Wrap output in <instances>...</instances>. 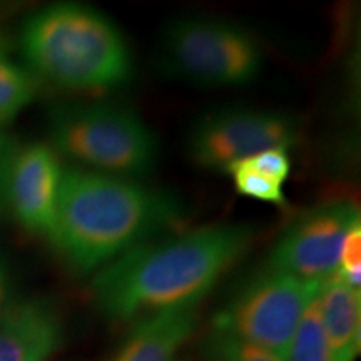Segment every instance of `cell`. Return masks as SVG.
<instances>
[{"label":"cell","mask_w":361,"mask_h":361,"mask_svg":"<svg viewBox=\"0 0 361 361\" xmlns=\"http://www.w3.org/2000/svg\"><path fill=\"white\" fill-rule=\"evenodd\" d=\"M252 238L247 224H214L151 239L96 271L94 301L112 319L197 305L246 255Z\"/></svg>","instance_id":"obj_1"},{"label":"cell","mask_w":361,"mask_h":361,"mask_svg":"<svg viewBox=\"0 0 361 361\" xmlns=\"http://www.w3.org/2000/svg\"><path fill=\"white\" fill-rule=\"evenodd\" d=\"M173 194L135 179L64 171L49 241L78 273H92L151 241L180 219Z\"/></svg>","instance_id":"obj_2"},{"label":"cell","mask_w":361,"mask_h":361,"mask_svg":"<svg viewBox=\"0 0 361 361\" xmlns=\"http://www.w3.org/2000/svg\"><path fill=\"white\" fill-rule=\"evenodd\" d=\"M20 49L40 78L79 92L114 90L134 72L123 32L104 13L79 4L34 13L22 27Z\"/></svg>","instance_id":"obj_3"},{"label":"cell","mask_w":361,"mask_h":361,"mask_svg":"<svg viewBox=\"0 0 361 361\" xmlns=\"http://www.w3.org/2000/svg\"><path fill=\"white\" fill-rule=\"evenodd\" d=\"M51 146L79 169L137 178L154 168L157 139L128 107L106 102L69 104L51 112Z\"/></svg>","instance_id":"obj_4"},{"label":"cell","mask_w":361,"mask_h":361,"mask_svg":"<svg viewBox=\"0 0 361 361\" xmlns=\"http://www.w3.org/2000/svg\"><path fill=\"white\" fill-rule=\"evenodd\" d=\"M161 62L189 82L238 87L258 78L263 52L255 35L231 22L180 19L162 35Z\"/></svg>","instance_id":"obj_5"},{"label":"cell","mask_w":361,"mask_h":361,"mask_svg":"<svg viewBox=\"0 0 361 361\" xmlns=\"http://www.w3.org/2000/svg\"><path fill=\"white\" fill-rule=\"evenodd\" d=\"M319 288L318 281L264 268L247 279L216 316L214 328L286 360L298 324Z\"/></svg>","instance_id":"obj_6"},{"label":"cell","mask_w":361,"mask_h":361,"mask_svg":"<svg viewBox=\"0 0 361 361\" xmlns=\"http://www.w3.org/2000/svg\"><path fill=\"white\" fill-rule=\"evenodd\" d=\"M298 137L300 126L283 112L231 107L211 112L194 126L189 154L200 168L226 173L268 149H290Z\"/></svg>","instance_id":"obj_7"},{"label":"cell","mask_w":361,"mask_h":361,"mask_svg":"<svg viewBox=\"0 0 361 361\" xmlns=\"http://www.w3.org/2000/svg\"><path fill=\"white\" fill-rule=\"evenodd\" d=\"M360 223L353 202L336 201L313 207L288 226L271 250L266 268L305 281L336 276L348 233Z\"/></svg>","instance_id":"obj_8"},{"label":"cell","mask_w":361,"mask_h":361,"mask_svg":"<svg viewBox=\"0 0 361 361\" xmlns=\"http://www.w3.org/2000/svg\"><path fill=\"white\" fill-rule=\"evenodd\" d=\"M64 171L49 144L17 149L8 176L7 207L27 231L51 238Z\"/></svg>","instance_id":"obj_9"},{"label":"cell","mask_w":361,"mask_h":361,"mask_svg":"<svg viewBox=\"0 0 361 361\" xmlns=\"http://www.w3.org/2000/svg\"><path fill=\"white\" fill-rule=\"evenodd\" d=\"M61 343V318L47 301H12L0 308V361H47Z\"/></svg>","instance_id":"obj_10"},{"label":"cell","mask_w":361,"mask_h":361,"mask_svg":"<svg viewBox=\"0 0 361 361\" xmlns=\"http://www.w3.org/2000/svg\"><path fill=\"white\" fill-rule=\"evenodd\" d=\"M197 322L196 305L146 314L135 323L114 361H178L176 355Z\"/></svg>","instance_id":"obj_11"},{"label":"cell","mask_w":361,"mask_h":361,"mask_svg":"<svg viewBox=\"0 0 361 361\" xmlns=\"http://www.w3.org/2000/svg\"><path fill=\"white\" fill-rule=\"evenodd\" d=\"M316 301L331 351V361H353L360 353V290L333 276L322 283Z\"/></svg>","instance_id":"obj_12"},{"label":"cell","mask_w":361,"mask_h":361,"mask_svg":"<svg viewBox=\"0 0 361 361\" xmlns=\"http://www.w3.org/2000/svg\"><path fill=\"white\" fill-rule=\"evenodd\" d=\"M35 90L30 72L17 66L0 45V128L16 119L34 101Z\"/></svg>","instance_id":"obj_13"},{"label":"cell","mask_w":361,"mask_h":361,"mask_svg":"<svg viewBox=\"0 0 361 361\" xmlns=\"http://www.w3.org/2000/svg\"><path fill=\"white\" fill-rule=\"evenodd\" d=\"M316 298L305 311L301 323L298 324L284 361H331V351H329Z\"/></svg>","instance_id":"obj_14"},{"label":"cell","mask_w":361,"mask_h":361,"mask_svg":"<svg viewBox=\"0 0 361 361\" xmlns=\"http://www.w3.org/2000/svg\"><path fill=\"white\" fill-rule=\"evenodd\" d=\"M206 361H284L271 351L214 328L206 341Z\"/></svg>","instance_id":"obj_15"},{"label":"cell","mask_w":361,"mask_h":361,"mask_svg":"<svg viewBox=\"0 0 361 361\" xmlns=\"http://www.w3.org/2000/svg\"><path fill=\"white\" fill-rule=\"evenodd\" d=\"M231 176L234 180V188L243 196L251 197V200L269 202V204L286 206V196H284L283 184L276 183V180L266 178V176L256 173L243 164V162H236L231 168L226 171Z\"/></svg>","instance_id":"obj_16"},{"label":"cell","mask_w":361,"mask_h":361,"mask_svg":"<svg viewBox=\"0 0 361 361\" xmlns=\"http://www.w3.org/2000/svg\"><path fill=\"white\" fill-rule=\"evenodd\" d=\"M239 162L279 184L286 183L291 173V159L288 149H268Z\"/></svg>","instance_id":"obj_17"},{"label":"cell","mask_w":361,"mask_h":361,"mask_svg":"<svg viewBox=\"0 0 361 361\" xmlns=\"http://www.w3.org/2000/svg\"><path fill=\"white\" fill-rule=\"evenodd\" d=\"M361 223L355 226L345 239L341 250L340 268L336 276L343 279L348 286L360 290L361 281Z\"/></svg>","instance_id":"obj_18"},{"label":"cell","mask_w":361,"mask_h":361,"mask_svg":"<svg viewBox=\"0 0 361 361\" xmlns=\"http://www.w3.org/2000/svg\"><path fill=\"white\" fill-rule=\"evenodd\" d=\"M17 144L4 129L0 128V211L7 207V188L8 176H11L12 161L16 157Z\"/></svg>","instance_id":"obj_19"},{"label":"cell","mask_w":361,"mask_h":361,"mask_svg":"<svg viewBox=\"0 0 361 361\" xmlns=\"http://www.w3.org/2000/svg\"><path fill=\"white\" fill-rule=\"evenodd\" d=\"M13 296V278L11 266H8V261L6 256L0 252V308L12 303Z\"/></svg>","instance_id":"obj_20"}]
</instances>
